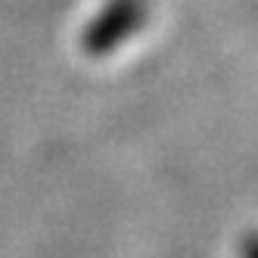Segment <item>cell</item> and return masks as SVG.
Segmentation results:
<instances>
[{"label":"cell","mask_w":258,"mask_h":258,"mask_svg":"<svg viewBox=\"0 0 258 258\" xmlns=\"http://www.w3.org/2000/svg\"><path fill=\"white\" fill-rule=\"evenodd\" d=\"M134 13H137V4H134V0H115V4L109 7L94 25H90L87 47H90V50H106V47H112V44L121 38V31H118L121 22L131 19Z\"/></svg>","instance_id":"6da1fadb"}]
</instances>
